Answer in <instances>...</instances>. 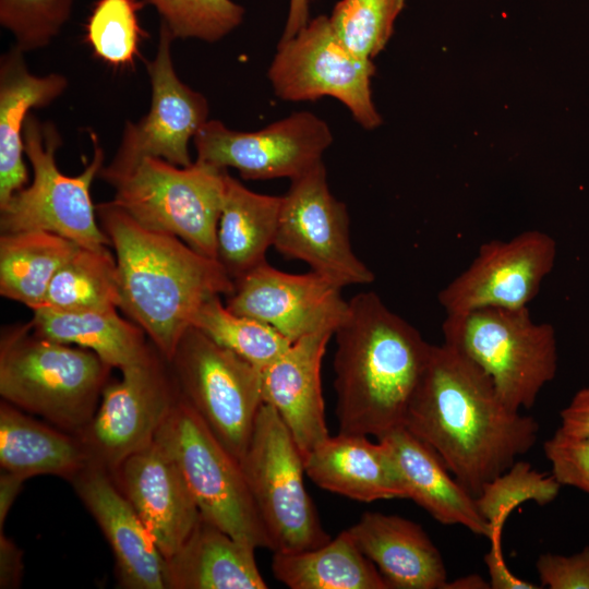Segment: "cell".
I'll use <instances>...</instances> for the list:
<instances>
[{"label":"cell","mask_w":589,"mask_h":589,"mask_svg":"<svg viewBox=\"0 0 589 589\" xmlns=\"http://www.w3.org/2000/svg\"><path fill=\"white\" fill-rule=\"evenodd\" d=\"M227 172L200 160L180 167L144 157L128 170L101 179L115 190L111 201L140 226L175 236L216 259Z\"/></svg>","instance_id":"cell-6"},{"label":"cell","mask_w":589,"mask_h":589,"mask_svg":"<svg viewBox=\"0 0 589 589\" xmlns=\"http://www.w3.org/2000/svg\"><path fill=\"white\" fill-rule=\"evenodd\" d=\"M372 60L352 55L337 38L327 15L308 22L294 36L280 39L267 77L277 97L286 101L330 96L342 103L364 129L381 125L373 103Z\"/></svg>","instance_id":"cell-11"},{"label":"cell","mask_w":589,"mask_h":589,"mask_svg":"<svg viewBox=\"0 0 589 589\" xmlns=\"http://www.w3.org/2000/svg\"><path fill=\"white\" fill-rule=\"evenodd\" d=\"M121 373L120 380L107 383L94 417L77 434L91 465L110 474L155 441L180 395L168 360L154 345Z\"/></svg>","instance_id":"cell-12"},{"label":"cell","mask_w":589,"mask_h":589,"mask_svg":"<svg viewBox=\"0 0 589 589\" xmlns=\"http://www.w3.org/2000/svg\"><path fill=\"white\" fill-rule=\"evenodd\" d=\"M72 484L112 550L120 587L167 589L166 558L112 476L89 464Z\"/></svg>","instance_id":"cell-19"},{"label":"cell","mask_w":589,"mask_h":589,"mask_svg":"<svg viewBox=\"0 0 589 589\" xmlns=\"http://www.w3.org/2000/svg\"><path fill=\"white\" fill-rule=\"evenodd\" d=\"M290 181L273 247L340 288L372 283L374 273L351 248L347 206L330 192L323 161Z\"/></svg>","instance_id":"cell-13"},{"label":"cell","mask_w":589,"mask_h":589,"mask_svg":"<svg viewBox=\"0 0 589 589\" xmlns=\"http://www.w3.org/2000/svg\"><path fill=\"white\" fill-rule=\"evenodd\" d=\"M74 0H0V24L24 52L46 47L68 22Z\"/></svg>","instance_id":"cell-37"},{"label":"cell","mask_w":589,"mask_h":589,"mask_svg":"<svg viewBox=\"0 0 589 589\" xmlns=\"http://www.w3.org/2000/svg\"><path fill=\"white\" fill-rule=\"evenodd\" d=\"M305 474L323 490L360 502L407 498L389 448L366 435L328 436L304 457Z\"/></svg>","instance_id":"cell-22"},{"label":"cell","mask_w":589,"mask_h":589,"mask_svg":"<svg viewBox=\"0 0 589 589\" xmlns=\"http://www.w3.org/2000/svg\"><path fill=\"white\" fill-rule=\"evenodd\" d=\"M155 440L178 465L205 519L242 543L273 551L239 460L181 395Z\"/></svg>","instance_id":"cell-9"},{"label":"cell","mask_w":589,"mask_h":589,"mask_svg":"<svg viewBox=\"0 0 589 589\" xmlns=\"http://www.w3.org/2000/svg\"><path fill=\"white\" fill-rule=\"evenodd\" d=\"M140 0H97L85 40L94 57L117 69L133 68L145 32L139 23Z\"/></svg>","instance_id":"cell-33"},{"label":"cell","mask_w":589,"mask_h":589,"mask_svg":"<svg viewBox=\"0 0 589 589\" xmlns=\"http://www.w3.org/2000/svg\"><path fill=\"white\" fill-rule=\"evenodd\" d=\"M226 306L233 313L263 322L291 342L321 329H335L348 301L341 288L310 272L289 274L267 262L236 281Z\"/></svg>","instance_id":"cell-17"},{"label":"cell","mask_w":589,"mask_h":589,"mask_svg":"<svg viewBox=\"0 0 589 589\" xmlns=\"http://www.w3.org/2000/svg\"><path fill=\"white\" fill-rule=\"evenodd\" d=\"M23 551L0 531V588H19L23 576Z\"/></svg>","instance_id":"cell-42"},{"label":"cell","mask_w":589,"mask_h":589,"mask_svg":"<svg viewBox=\"0 0 589 589\" xmlns=\"http://www.w3.org/2000/svg\"><path fill=\"white\" fill-rule=\"evenodd\" d=\"M490 550L484 556V562L490 575V587L493 589H538L542 586L534 585L515 576L508 568L502 550V536L493 534L489 538Z\"/></svg>","instance_id":"cell-40"},{"label":"cell","mask_w":589,"mask_h":589,"mask_svg":"<svg viewBox=\"0 0 589 589\" xmlns=\"http://www.w3.org/2000/svg\"><path fill=\"white\" fill-rule=\"evenodd\" d=\"M536 567L542 588L589 589V545L568 556L541 554Z\"/></svg>","instance_id":"cell-39"},{"label":"cell","mask_w":589,"mask_h":589,"mask_svg":"<svg viewBox=\"0 0 589 589\" xmlns=\"http://www.w3.org/2000/svg\"><path fill=\"white\" fill-rule=\"evenodd\" d=\"M332 142L328 124L309 111L294 112L255 132L230 130L219 120H208L193 139L196 160L235 168L247 180L299 177L323 161Z\"/></svg>","instance_id":"cell-14"},{"label":"cell","mask_w":589,"mask_h":589,"mask_svg":"<svg viewBox=\"0 0 589 589\" xmlns=\"http://www.w3.org/2000/svg\"><path fill=\"white\" fill-rule=\"evenodd\" d=\"M561 483L553 474L546 476L526 461H516L506 471L488 482L476 496L481 516L492 533H502L505 522L516 507L533 501L544 506L554 501Z\"/></svg>","instance_id":"cell-34"},{"label":"cell","mask_w":589,"mask_h":589,"mask_svg":"<svg viewBox=\"0 0 589 589\" xmlns=\"http://www.w3.org/2000/svg\"><path fill=\"white\" fill-rule=\"evenodd\" d=\"M77 247L48 231L1 233L0 294L32 311L39 309L53 276Z\"/></svg>","instance_id":"cell-30"},{"label":"cell","mask_w":589,"mask_h":589,"mask_svg":"<svg viewBox=\"0 0 589 589\" xmlns=\"http://www.w3.org/2000/svg\"><path fill=\"white\" fill-rule=\"evenodd\" d=\"M91 464L77 434L35 420L2 400L0 466L26 479L51 474L72 482Z\"/></svg>","instance_id":"cell-26"},{"label":"cell","mask_w":589,"mask_h":589,"mask_svg":"<svg viewBox=\"0 0 589 589\" xmlns=\"http://www.w3.org/2000/svg\"><path fill=\"white\" fill-rule=\"evenodd\" d=\"M272 570L291 589H389L348 530L314 549L274 552Z\"/></svg>","instance_id":"cell-29"},{"label":"cell","mask_w":589,"mask_h":589,"mask_svg":"<svg viewBox=\"0 0 589 589\" xmlns=\"http://www.w3.org/2000/svg\"><path fill=\"white\" fill-rule=\"evenodd\" d=\"M96 213L116 253L119 310L169 361L203 304L229 297L235 280L216 259L140 226L112 201L97 204Z\"/></svg>","instance_id":"cell-2"},{"label":"cell","mask_w":589,"mask_h":589,"mask_svg":"<svg viewBox=\"0 0 589 589\" xmlns=\"http://www.w3.org/2000/svg\"><path fill=\"white\" fill-rule=\"evenodd\" d=\"M442 332L444 342L479 366L513 411L531 408L556 375L555 329L534 322L528 306L446 315Z\"/></svg>","instance_id":"cell-5"},{"label":"cell","mask_w":589,"mask_h":589,"mask_svg":"<svg viewBox=\"0 0 589 589\" xmlns=\"http://www.w3.org/2000/svg\"><path fill=\"white\" fill-rule=\"evenodd\" d=\"M116 256L108 247H77L53 276L40 308L58 311L119 309Z\"/></svg>","instance_id":"cell-31"},{"label":"cell","mask_w":589,"mask_h":589,"mask_svg":"<svg viewBox=\"0 0 589 589\" xmlns=\"http://www.w3.org/2000/svg\"><path fill=\"white\" fill-rule=\"evenodd\" d=\"M160 553L173 555L201 513L173 458L156 440L128 457L111 474Z\"/></svg>","instance_id":"cell-18"},{"label":"cell","mask_w":589,"mask_h":589,"mask_svg":"<svg viewBox=\"0 0 589 589\" xmlns=\"http://www.w3.org/2000/svg\"><path fill=\"white\" fill-rule=\"evenodd\" d=\"M552 474L561 483L589 495V435L578 436L560 429L544 442Z\"/></svg>","instance_id":"cell-38"},{"label":"cell","mask_w":589,"mask_h":589,"mask_svg":"<svg viewBox=\"0 0 589 589\" xmlns=\"http://www.w3.org/2000/svg\"><path fill=\"white\" fill-rule=\"evenodd\" d=\"M173 39L160 22L157 51L147 62L149 111L137 122H125L118 151L101 168L99 178L125 171L144 157L161 158L180 167L192 164L189 144L208 121L209 107L203 94L178 77L171 56Z\"/></svg>","instance_id":"cell-15"},{"label":"cell","mask_w":589,"mask_h":589,"mask_svg":"<svg viewBox=\"0 0 589 589\" xmlns=\"http://www.w3.org/2000/svg\"><path fill=\"white\" fill-rule=\"evenodd\" d=\"M193 326L261 371L292 344L269 325L231 312L219 296L203 304Z\"/></svg>","instance_id":"cell-32"},{"label":"cell","mask_w":589,"mask_h":589,"mask_svg":"<svg viewBox=\"0 0 589 589\" xmlns=\"http://www.w3.org/2000/svg\"><path fill=\"white\" fill-rule=\"evenodd\" d=\"M404 426L474 497L536 444L539 424L510 410L490 377L443 342L432 345Z\"/></svg>","instance_id":"cell-1"},{"label":"cell","mask_w":589,"mask_h":589,"mask_svg":"<svg viewBox=\"0 0 589 589\" xmlns=\"http://www.w3.org/2000/svg\"><path fill=\"white\" fill-rule=\"evenodd\" d=\"M181 397L237 459L263 405L262 371L189 327L168 361Z\"/></svg>","instance_id":"cell-10"},{"label":"cell","mask_w":589,"mask_h":589,"mask_svg":"<svg viewBox=\"0 0 589 589\" xmlns=\"http://www.w3.org/2000/svg\"><path fill=\"white\" fill-rule=\"evenodd\" d=\"M407 0H340L328 16L340 43L354 56L373 60L386 46Z\"/></svg>","instance_id":"cell-35"},{"label":"cell","mask_w":589,"mask_h":589,"mask_svg":"<svg viewBox=\"0 0 589 589\" xmlns=\"http://www.w3.org/2000/svg\"><path fill=\"white\" fill-rule=\"evenodd\" d=\"M334 336L339 432L378 440L404 425L432 345L373 291L348 301Z\"/></svg>","instance_id":"cell-3"},{"label":"cell","mask_w":589,"mask_h":589,"mask_svg":"<svg viewBox=\"0 0 589 589\" xmlns=\"http://www.w3.org/2000/svg\"><path fill=\"white\" fill-rule=\"evenodd\" d=\"M254 550L201 515L184 543L166 560L167 589H266Z\"/></svg>","instance_id":"cell-25"},{"label":"cell","mask_w":589,"mask_h":589,"mask_svg":"<svg viewBox=\"0 0 589 589\" xmlns=\"http://www.w3.org/2000/svg\"><path fill=\"white\" fill-rule=\"evenodd\" d=\"M69 85L60 73L29 72L24 51L15 45L0 59V206L28 180L24 161V124L32 108L59 98Z\"/></svg>","instance_id":"cell-24"},{"label":"cell","mask_w":589,"mask_h":589,"mask_svg":"<svg viewBox=\"0 0 589 589\" xmlns=\"http://www.w3.org/2000/svg\"><path fill=\"white\" fill-rule=\"evenodd\" d=\"M119 309L58 311L39 308L29 321L40 336L96 353L110 368L141 361L153 344L144 330L118 313Z\"/></svg>","instance_id":"cell-28"},{"label":"cell","mask_w":589,"mask_h":589,"mask_svg":"<svg viewBox=\"0 0 589 589\" xmlns=\"http://www.w3.org/2000/svg\"><path fill=\"white\" fill-rule=\"evenodd\" d=\"M283 196L253 192L228 172L216 236V260L235 280L264 264L274 245Z\"/></svg>","instance_id":"cell-27"},{"label":"cell","mask_w":589,"mask_h":589,"mask_svg":"<svg viewBox=\"0 0 589 589\" xmlns=\"http://www.w3.org/2000/svg\"><path fill=\"white\" fill-rule=\"evenodd\" d=\"M111 369L91 350L38 335L29 322L1 330L2 400L70 433L94 417Z\"/></svg>","instance_id":"cell-4"},{"label":"cell","mask_w":589,"mask_h":589,"mask_svg":"<svg viewBox=\"0 0 589 589\" xmlns=\"http://www.w3.org/2000/svg\"><path fill=\"white\" fill-rule=\"evenodd\" d=\"M311 0H289V10L286 24L280 39H288L294 36L310 21Z\"/></svg>","instance_id":"cell-44"},{"label":"cell","mask_w":589,"mask_h":589,"mask_svg":"<svg viewBox=\"0 0 589 589\" xmlns=\"http://www.w3.org/2000/svg\"><path fill=\"white\" fill-rule=\"evenodd\" d=\"M390 450L407 498L443 525H460L474 534L489 536L476 497L449 472L437 454L404 425L381 438Z\"/></svg>","instance_id":"cell-23"},{"label":"cell","mask_w":589,"mask_h":589,"mask_svg":"<svg viewBox=\"0 0 589 589\" xmlns=\"http://www.w3.org/2000/svg\"><path fill=\"white\" fill-rule=\"evenodd\" d=\"M560 430L570 435H589V386L579 389L562 409Z\"/></svg>","instance_id":"cell-41"},{"label":"cell","mask_w":589,"mask_h":589,"mask_svg":"<svg viewBox=\"0 0 589 589\" xmlns=\"http://www.w3.org/2000/svg\"><path fill=\"white\" fill-rule=\"evenodd\" d=\"M273 552H298L330 540L304 485V459L277 411L263 402L239 460Z\"/></svg>","instance_id":"cell-8"},{"label":"cell","mask_w":589,"mask_h":589,"mask_svg":"<svg viewBox=\"0 0 589 589\" xmlns=\"http://www.w3.org/2000/svg\"><path fill=\"white\" fill-rule=\"evenodd\" d=\"M491 588L480 575H467L444 585L443 589H486Z\"/></svg>","instance_id":"cell-45"},{"label":"cell","mask_w":589,"mask_h":589,"mask_svg":"<svg viewBox=\"0 0 589 589\" xmlns=\"http://www.w3.org/2000/svg\"><path fill=\"white\" fill-rule=\"evenodd\" d=\"M27 479L21 474L1 469L0 473V530L7 516Z\"/></svg>","instance_id":"cell-43"},{"label":"cell","mask_w":589,"mask_h":589,"mask_svg":"<svg viewBox=\"0 0 589 589\" xmlns=\"http://www.w3.org/2000/svg\"><path fill=\"white\" fill-rule=\"evenodd\" d=\"M23 140L33 180L0 206L1 233L40 230L84 248L109 247L91 195L93 181L105 166V153L96 134L91 132L93 157L77 176L63 175L58 168L56 153L62 139L52 123L43 124L29 113Z\"/></svg>","instance_id":"cell-7"},{"label":"cell","mask_w":589,"mask_h":589,"mask_svg":"<svg viewBox=\"0 0 589 589\" xmlns=\"http://www.w3.org/2000/svg\"><path fill=\"white\" fill-rule=\"evenodd\" d=\"M389 589H443V557L422 527L397 515L365 512L347 529Z\"/></svg>","instance_id":"cell-21"},{"label":"cell","mask_w":589,"mask_h":589,"mask_svg":"<svg viewBox=\"0 0 589 589\" xmlns=\"http://www.w3.org/2000/svg\"><path fill=\"white\" fill-rule=\"evenodd\" d=\"M173 38L215 43L235 31L244 9L232 0H145Z\"/></svg>","instance_id":"cell-36"},{"label":"cell","mask_w":589,"mask_h":589,"mask_svg":"<svg viewBox=\"0 0 589 589\" xmlns=\"http://www.w3.org/2000/svg\"><path fill=\"white\" fill-rule=\"evenodd\" d=\"M333 336V329L303 336L262 370L263 401L277 411L303 457L329 436L321 368Z\"/></svg>","instance_id":"cell-20"},{"label":"cell","mask_w":589,"mask_h":589,"mask_svg":"<svg viewBox=\"0 0 589 589\" xmlns=\"http://www.w3.org/2000/svg\"><path fill=\"white\" fill-rule=\"evenodd\" d=\"M556 254V241L538 230L486 241L469 266L438 292V302L446 315L527 308L552 272Z\"/></svg>","instance_id":"cell-16"}]
</instances>
